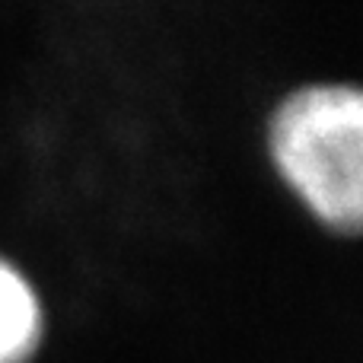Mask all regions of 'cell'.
I'll return each instance as SVG.
<instances>
[{
    "mask_svg": "<svg viewBox=\"0 0 363 363\" xmlns=\"http://www.w3.org/2000/svg\"><path fill=\"white\" fill-rule=\"evenodd\" d=\"M271 176L300 213L335 239L363 226V93L322 77L284 89L262 128Z\"/></svg>",
    "mask_w": 363,
    "mask_h": 363,
    "instance_id": "cell-1",
    "label": "cell"
},
{
    "mask_svg": "<svg viewBox=\"0 0 363 363\" xmlns=\"http://www.w3.org/2000/svg\"><path fill=\"white\" fill-rule=\"evenodd\" d=\"M51 313L23 262L0 252V363H35L48 345Z\"/></svg>",
    "mask_w": 363,
    "mask_h": 363,
    "instance_id": "cell-2",
    "label": "cell"
}]
</instances>
